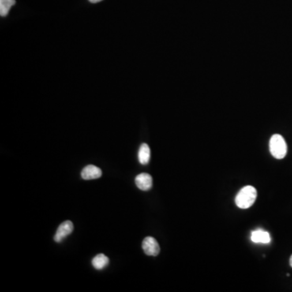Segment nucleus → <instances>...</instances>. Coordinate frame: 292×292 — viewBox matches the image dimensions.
Here are the masks:
<instances>
[{"instance_id":"0eeeda50","label":"nucleus","mask_w":292,"mask_h":292,"mask_svg":"<svg viewBox=\"0 0 292 292\" xmlns=\"http://www.w3.org/2000/svg\"><path fill=\"white\" fill-rule=\"evenodd\" d=\"M251 240L256 244H269L271 241L270 235L267 231L263 230H256L252 231L251 235Z\"/></svg>"},{"instance_id":"9b49d317","label":"nucleus","mask_w":292,"mask_h":292,"mask_svg":"<svg viewBox=\"0 0 292 292\" xmlns=\"http://www.w3.org/2000/svg\"><path fill=\"white\" fill-rule=\"evenodd\" d=\"M102 1V0H90V3H93V4H96V3H99Z\"/></svg>"},{"instance_id":"423d86ee","label":"nucleus","mask_w":292,"mask_h":292,"mask_svg":"<svg viewBox=\"0 0 292 292\" xmlns=\"http://www.w3.org/2000/svg\"><path fill=\"white\" fill-rule=\"evenodd\" d=\"M102 174V170L94 165H88L81 171V177L85 180L100 178Z\"/></svg>"},{"instance_id":"1a4fd4ad","label":"nucleus","mask_w":292,"mask_h":292,"mask_svg":"<svg viewBox=\"0 0 292 292\" xmlns=\"http://www.w3.org/2000/svg\"><path fill=\"white\" fill-rule=\"evenodd\" d=\"M108 263V257L105 256L104 254L97 255L92 260L93 266H94V268L96 269V270H103L105 267L107 266Z\"/></svg>"},{"instance_id":"9d476101","label":"nucleus","mask_w":292,"mask_h":292,"mask_svg":"<svg viewBox=\"0 0 292 292\" xmlns=\"http://www.w3.org/2000/svg\"><path fill=\"white\" fill-rule=\"evenodd\" d=\"M16 4V0H0V15L6 16L11 8Z\"/></svg>"},{"instance_id":"7ed1b4c3","label":"nucleus","mask_w":292,"mask_h":292,"mask_svg":"<svg viewBox=\"0 0 292 292\" xmlns=\"http://www.w3.org/2000/svg\"><path fill=\"white\" fill-rule=\"evenodd\" d=\"M142 248L144 253L148 256H156L160 252L159 244L157 242V240L151 236H147L143 240Z\"/></svg>"},{"instance_id":"20e7f679","label":"nucleus","mask_w":292,"mask_h":292,"mask_svg":"<svg viewBox=\"0 0 292 292\" xmlns=\"http://www.w3.org/2000/svg\"><path fill=\"white\" fill-rule=\"evenodd\" d=\"M74 226L71 221H65L59 226L56 234L54 236V240L55 242L60 243L66 238L68 235H70L73 230Z\"/></svg>"},{"instance_id":"f257e3e1","label":"nucleus","mask_w":292,"mask_h":292,"mask_svg":"<svg viewBox=\"0 0 292 292\" xmlns=\"http://www.w3.org/2000/svg\"><path fill=\"white\" fill-rule=\"evenodd\" d=\"M257 197V192L254 187L245 186L236 195V204L240 209L250 208Z\"/></svg>"},{"instance_id":"6e6552de","label":"nucleus","mask_w":292,"mask_h":292,"mask_svg":"<svg viewBox=\"0 0 292 292\" xmlns=\"http://www.w3.org/2000/svg\"><path fill=\"white\" fill-rule=\"evenodd\" d=\"M139 162L140 164L147 165L150 159V149L147 144L140 145L138 153Z\"/></svg>"},{"instance_id":"39448f33","label":"nucleus","mask_w":292,"mask_h":292,"mask_svg":"<svg viewBox=\"0 0 292 292\" xmlns=\"http://www.w3.org/2000/svg\"><path fill=\"white\" fill-rule=\"evenodd\" d=\"M135 182L137 188H140V190H150L153 186L152 176L147 173H141L136 176Z\"/></svg>"},{"instance_id":"f8f14e48","label":"nucleus","mask_w":292,"mask_h":292,"mask_svg":"<svg viewBox=\"0 0 292 292\" xmlns=\"http://www.w3.org/2000/svg\"><path fill=\"white\" fill-rule=\"evenodd\" d=\"M290 266H291V267H292V255H291V256H290Z\"/></svg>"},{"instance_id":"f03ea898","label":"nucleus","mask_w":292,"mask_h":292,"mask_svg":"<svg viewBox=\"0 0 292 292\" xmlns=\"http://www.w3.org/2000/svg\"><path fill=\"white\" fill-rule=\"evenodd\" d=\"M270 151L273 157L277 159H282L287 153V145L284 138L281 135L274 134L270 140Z\"/></svg>"}]
</instances>
